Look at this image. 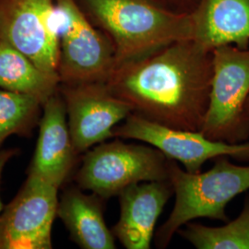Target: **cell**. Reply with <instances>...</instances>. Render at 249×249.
Instances as JSON below:
<instances>
[{
	"mask_svg": "<svg viewBox=\"0 0 249 249\" xmlns=\"http://www.w3.org/2000/svg\"><path fill=\"white\" fill-rule=\"evenodd\" d=\"M229 157L216 159L204 173H190L168 160V181L176 195L174 209L155 234L156 246L168 247L174 235L186 224L198 218L227 222V204L249 189V166L231 163Z\"/></svg>",
	"mask_w": 249,
	"mask_h": 249,
	"instance_id": "obj_3",
	"label": "cell"
},
{
	"mask_svg": "<svg viewBox=\"0 0 249 249\" xmlns=\"http://www.w3.org/2000/svg\"><path fill=\"white\" fill-rule=\"evenodd\" d=\"M190 16L192 39L205 49H249V0H199Z\"/></svg>",
	"mask_w": 249,
	"mask_h": 249,
	"instance_id": "obj_13",
	"label": "cell"
},
{
	"mask_svg": "<svg viewBox=\"0 0 249 249\" xmlns=\"http://www.w3.org/2000/svg\"><path fill=\"white\" fill-rule=\"evenodd\" d=\"M249 49L231 45L213 49L210 101L200 132L216 142H245L249 138Z\"/></svg>",
	"mask_w": 249,
	"mask_h": 249,
	"instance_id": "obj_5",
	"label": "cell"
},
{
	"mask_svg": "<svg viewBox=\"0 0 249 249\" xmlns=\"http://www.w3.org/2000/svg\"><path fill=\"white\" fill-rule=\"evenodd\" d=\"M17 153L16 149H8V150H1L0 151V182H1V176L3 173V169L5 167V165L7 164V162L9 161L13 156H15ZM4 210V206L1 201L0 198V216L2 214V212Z\"/></svg>",
	"mask_w": 249,
	"mask_h": 249,
	"instance_id": "obj_19",
	"label": "cell"
},
{
	"mask_svg": "<svg viewBox=\"0 0 249 249\" xmlns=\"http://www.w3.org/2000/svg\"><path fill=\"white\" fill-rule=\"evenodd\" d=\"M178 233L197 249H249V196L230 223L221 227L188 223Z\"/></svg>",
	"mask_w": 249,
	"mask_h": 249,
	"instance_id": "obj_16",
	"label": "cell"
},
{
	"mask_svg": "<svg viewBox=\"0 0 249 249\" xmlns=\"http://www.w3.org/2000/svg\"><path fill=\"white\" fill-rule=\"evenodd\" d=\"M54 2L60 83L107 82L116 67V50L111 40L89 20L76 0Z\"/></svg>",
	"mask_w": 249,
	"mask_h": 249,
	"instance_id": "obj_6",
	"label": "cell"
},
{
	"mask_svg": "<svg viewBox=\"0 0 249 249\" xmlns=\"http://www.w3.org/2000/svg\"><path fill=\"white\" fill-rule=\"evenodd\" d=\"M42 108L32 96L0 89V146L11 135L31 136Z\"/></svg>",
	"mask_w": 249,
	"mask_h": 249,
	"instance_id": "obj_17",
	"label": "cell"
},
{
	"mask_svg": "<svg viewBox=\"0 0 249 249\" xmlns=\"http://www.w3.org/2000/svg\"><path fill=\"white\" fill-rule=\"evenodd\" d=\"M59 91L78 155L113 138L114 128L132 114L129 105L112 93L106 82L60 83Z\"/></svg>",
	"mask_w": 249,
	"mask_h": 249,
	"instance_id": "obj_10",
	"label": "cell"
},
{
	"mask_svg": "<svg viewBox=\"0 0 249 249\" xmlns=\"http://www.w3.org/2000/svg\"><path fill=\"white\" fill-rule=\"evenodd\" d=\"M246 116L249 122V97L247 101V104H246Z\"/></svg>",
	"mask_w": 249,
	"mask_h": 249,
	"instance_id": "obj_20",
	"label": "cell"
},
{
	"mask_svg": "<svg viewBox=\"0 0 249 249\" xmlns=\"http://www.w3.org/2000/svg\"><path fill=\"white\" fill-rule=\"evenodd\" d=\"M172 194L169 181H154L135 184L118 195L120 215L112 231L124 249H151L156 223Z\"/></svg>",
	"mask_w": 249,
	"mask_h": 249,
	"instance_id": "obj_12",
	"label": "cell"
},
{
	"mask_svg": "<svg viewBox=\"0 0 249 249\" xmlns=\"http://www.w3.org/2000/svg\"><path fill=\"white\" fill-rule=\"evenodd\" d=\"M103 201L94 193L84 194L79 187L65 190L58 201L56 215L81 249H116V237L105 220Z\"/></svg>",
	"mask_w": 249,
	"mask_h": 249,
	"instance_id": "obj_14",
	"label": "cell"
},
{
	"mask_svg": "<svg viewBox=\"0 0 249 249\" xmlns=\"http://www.w3.org/2000/svg\"><path fill=\"white\" fill-rule=\"evenodd\" d=\"M0 40L25 54L44 71L58 76L54 0H0Z\"/></svg>",
	"mask_w": 249,
	"mask_h": 249,
	"instance_id": "obj_8",
	"label": "cell"
},
{
	"mask_svg": "<svg viewBox=\"0 0 249 249\" xmlns=\"http://www.w3.org/2000/svg\"><path fill=\"white\" fill-rule=\"evenodd\" d=\"M114 137L147 143L170 160L182 163L187 172L198 173L207 160L227 156L249 160V142L227 143L208 139L200 131L168 127L130 114L113 130Z\"/></svg>",
	"mask_w": 249,
	"mask_h": 249,
	"instance_id": "obj_7",
	"label": "cell"
},
{
	"mask_svg": "<svg viewBox=\"0 0 249 249\" xmlns=\"http://www.w3.org/2000/svg\"><path fill=\"white\" fill-rule=\"evenodd\" d=\"M76 2L89 20L111 40L116 50V67L172 43L192 39L190 14L172 11L151 0Z\"/></svg>",
	"mask_w": 249,
	"mask_h": 249,
	"instance_id": "obj_2",
	"label": "cell"
},
{
	"mask_svg": "<svg viewBox=\"0 0 249 249\" xmlns=\"http://www.w3.org/2000/svg\"><path fill=\"white\" fill-rule=\"evenodd\" d=\"M43 113L36 153L29 173L59 188L71 176L78 156L59 89L44 104Z\"/></svg>",
	"mask_w": 249,
	"mask_h": 249,
	"instance_id": "obj_11",
	"label": "cell"
},
{
	"mask_svg": "<svg viewBox=\"0 0 249 249\" xmlns=\"http://www.w3.org/2000/svg\"><path fill=\"white\" fill-rule=\"evenodd\" d=\"M168 160L152 146L105 142L85 152L75 181L107 200L135 184L168 181Z\"/></svg>",
	"mask_w": 249,
	"mask_h": 249,
	"instance_id": "obj_4",
	"label": "cell"
},
{
	"mask_svg": "<svg viewBox=\"0 0 249 249\" xmlns=\"http://www.w3.org/2000/svg\"><path fill=\"white\" fill-rule=\"evenodd\" d=\"M165 9L178 13L191 14L199 0H151Z\"/></svg>",
	"mask_w": 249,
	"mask_h": 249,
	"instance_id": "obj_18",
	"label": "cell"
},
{
	"mask_svg": "<svg viewBox=\"0 0 249 249\" xmlns=\"http://www.w3.org/2000/svg\"><path fill=\"white\" fill-rule=\"evenodd\" d=\"M212 79L213 51L187 39L117 65L106 84L133 114L168 127L200 131Z\"/></svg>",
	"mask_w": 249,
	"mask_h": 249,
	"instance_id": "obj_1",
	"label": "cell"
},
{
	"mask_svg": "<svg viewBox=\"0 0 249 249\" xmlns=\"http://www.w3.org/2000/svg\"><path fill=\"white\" fill-rule=\"evenodd\" d=\"M58 188L35 174L0 216V249H52Z\"/></svg>",
	"mask_w": 249,
	"mask_h": 249,
	"instance_id": "obj_9",
	"label": "cell"
},
{
	"mask_svg": "<svg viewBox=\"0 0 249 249\" xmlns=\"http://www.w3.org/2000/svg\"><path fill=\"white\" fill-rule=\"evenodd\" d=\"M59 86L57 75L44 71L25 54L0 40V89L32 96L44 106Z\"/></svg>",
	"mask_w": 249,
	"mask_h": 249,
	"instance_id": "obj_15",
	"label": "cell"
}]
</instances>
